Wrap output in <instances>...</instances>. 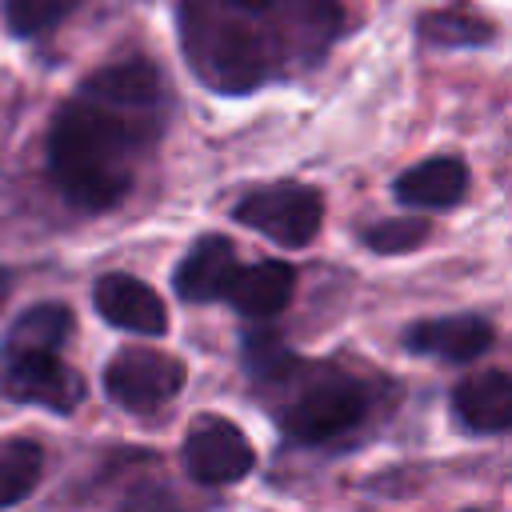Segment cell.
Here are the masks:
<instances>
[{
    "label": "cell",
    "mask_w": 512,
    "mask_h": 512,
    "mask_svg": "<svg viewBox=\"0 0 512 512\" xmlns=\"http://www.w3.org/2000/svg\"><path fill=\"white\" fill-rule=\"evenodd\" d=\"M160 136V76L144 56L88 76L48 128V172L80 212H108L132 192L136 156Z\"/></svg>",
    "instance_id": "1"
},
{
    "label": "cell",
    "mask_w": 512,
    "mask_h": 512,
    "mask_svg": "<svg viewBox=\"0 0 512 512\" xmlns=\"http://www.w3.org/2000/svg\"><path fill=\"white\" fill-rule=\"evenodd\" d=\"M336 32L340 0H180V48L228 96L316 64Z\"/></svg>",
    "instance_id": "2"
},
{
    "label": "cell",
    "mask_w": 512,
    "mask_h": 512,
    "mask_svg": "<svg viewBox=\"0 0 512 512\" xmlns=\"http://www.w3.org/2000/svg\"><path fill=\"white\" fill-rule=\"evenodd\" d=\"M244 368L280 432L296 444L340 440L360 428L372 408V392L364 380L324 360H300L280 340V332L264 328L260 320L244 332Z\"/></svg>",
    "instance_id": "3"
},
{
    "label": "cell",
    "mask_w": 512,
    "mask_h": 512,
    "mask_svg": "<svg viewBox=\"0 0 512 512\" xmlns=\"http://www.w3.org/2000/svg\"><path fill=\"white\" fill-rule=\"evenodd\" d=\"M72 336V312L56 300L20 312L0 344V396L40 404L48 412H76L88 396L84 376L56 352Z\"/></svg>",
    "instance_id": "4"
},
{
    "label": "cell",
    "mask_w": 512,
    "mask_h": 512,
    "mask_svg": "<svg viewBox=\"0 0 512 512\" xmlns=\"http://www.w3.org/2000/svg\"><path fill=\"white\" fill-rule=\"evenodd\" d=\"M232 216L280 248H304L316 240V232L324 224V200L312 184L284 180V184H264V188L244 192V200H236Z\"/></svg>",
    "instance_id": "5"
},
{
    "label": "cell",
    "mask_w": 512,
    "mask_h": 512,
    "mask_svg": "<svg viewBox=\"0 0 512 512\" xmlns=\"http://www.w3.org/2000/svg\"><path fill=\"white\" fill-rule=\"evenodd\" d=\"M184 380H188L184 360H176L172 352H160V348H124L104 368L108 400L136 416L164 408L172 396H180Z\"/></svg>",
    "instance_id": "6"
},
{
    "label": "cell",
    "mask_w": 512,
    "mask_h": 512,
    "mask_svg": "<svg viewBox=\"0 0 512 512\" xmlns=\"http://www.w3.org/2000/svg\"><path fill=\"white\" fill-rule=\"evenodd\" d=\"M184 472L204 488H224L256 468L248 432L224 416H200L184 436Z\"/></svg>",
    "instance_id": "7"
},
{
    "label": "cell",
    "mask_w": 512,
    "mask_h": 512,
    "mask_svg": "<svg viewBox=\"0 0 512 512\" xmlns=\"http://www.w3.org/2000/svg\"><path fill=\"white\" fill-rule=\"evenodd\" d=\"M92 304L112 328H124L136 336H164L168 328V308L156 296V288L128 272H104L92 288Z\"/></svg>",
    "instance_id": "8"
},
{
    "label": "cell",
    "mask_w": 512,
    "mask_h": 512,
    "mask_svg": "<svg viewBox=\"0 0 512 512\" xmlns=\"http://www.w3.org/2000/svg\"><path fill=\"white\" fill-rule=\"evenodd\" d=\"M496 332L492 320L480 312H460V316H432L420 320L404 332V348L416 356H432V360H448V364H464L476 360L492 348Z\"/></svg>",
    "instance_id": "9"
},
{
    "label": "cell",
    "mask_w": 512,
    "mask_h": 512,
    "mask_svg": "<svg viewBox=\"0 0 512 512\" xmlns=\"http://www.w3.org/2000/svg\"><path fill=\"white\" fill-rule=\"evenodd\" d=\"M236 268H240V264H236V244H232L228 236H220V232H208V236H200V240L184 252V260L176 264L172 288H176V296L188 300V304L224 300L228 280H232Z\"/></svg>",
    "instance_id": "10"
},
{
    "label": "cell",
    "mask_w": 512,
    "mask_h": 512,
    "mask_svg": "<svg viewBox=\"0 0 512 512\" xmlns=\"http://www.w3.org/2000/svg\"><path fill=\"white\" fill-rule=\"evenodd\" d=\"M456 420L476 436H500L512 428V376L504 368H484L456 384L452 392Z\"/></svg>",
    "instance_id": "11"
},
{
    "label": "cell",
    "mask_w": 512,
    "mask_h": 512,
    "mask_svg": "<svg viewBox=\"0 0 512 512\" xmlns=\"http://www.w3.org/2000/svg\"><path fill=\"white\" fill-rule=\"evenodd\" d=\"M292 288H296V268L292 264L260 260V264H248V268L232 272L224 300L248 320H268V316L284 312V304L292 300Z\"/></svg>",
    "instance_id": "12"
},
{
    "label": "cell",
    "mask_w": 512,
    "mask_h": 512,
    "mask_svg": "<svg viewBox=\"0 0 512 512\" xmlns=\"http://www.w3.org/2000/svg\"><path fill=\"white\" fill-rule=\"evenodd\" d=\"M468 192V168L456 156H432L396 180V200L408 208H452Z\"/></svg>",
    "instance_id": "13"
},
{
    "label": "cell",
    "mask_w": 512,
    "mask_h": 512,
    "mask_svg": "<svg viewBox=\"0 0 512 512\" xmlns=\"http://www.w3.org/2000/svg\"><path fill=\"white\" fill-rule=\"evenodd\" d=\"M44 476V448L28 436H12L0 444V508H12L36 492Z\"/></svg>",
    "instance_id": "14"
},
{
    "label": "cell",
    "mask_w": 512,
    "mask_h": 512,
    "mask_svg": "<svg viewBox=\"0 0 512 512\" xmlns=\"http://www.w3.org/2000/svg\"><path fill=\"white\" fill-rule=\"evenodd\" d=\"M420 40L436 44V48H476V44H492L496 28L484 16L460 12V8H440V12H424L416 20Z\"/></svg>",
    "instance_id": "15"
},
{
    "label": "cell",
    "mask_w": 512,
    "mask_h": 512,
    "mask_svg": "<svg viewBox=\"0 0 512 512\" xmlns=\"http://www.w3.org/2000/svg\"><path fill=\"white\" fill-rule=\"evenodd\" d=\"M76 8L80 0H4V20L16 36H44Z\"/></svg>",
    "instance_id": "16"
},
{
    "label": "cell",
    "mask_w": 512,
    "mask_h": 512,
    "mask_svg": "<svg viewBox=\"0 0 512 512\" xmlns=\"http://www.w3.org/2000/svg\"><path fill=\"white\" fill-rule=\"evenodd\" d=\"M372 252H388V256H396V252H408V248H416V244H424L428 240V220L424 216H396V220H376V224H368L364 228V236H360Z\"/></svg>",
    "instance_id": "17"
},
{
    "label": "cell",
    "mask_w": 512,
    "mask_h": 512,
    "mask_svg": "<svg viewBox=\"0 0 512 512\" xmlns=\"http://www.w3.org/2000/svg\"><path fill=\"white\" fill-rule=\"evenodd\" d=\"M116 512H184V508L176 504V496L164 484H136L120 496Z\"/></svg>",
    "instance_id": "18"
},
{
    "label": "cell",
    "mask_w": 512,
    "mask_h": 512,
    "mask_svg": "<svg viewBox=\"0 0 512 512\" xmlns=\"http://www.w3.org/2000/svg\"><path fill=\"white\" fill-rule=\"evenodd\" d=\"M4 292H8V276L0 272V300H4Z\"/></svg>",
    "instance_id": "19"
}]
</instances>
